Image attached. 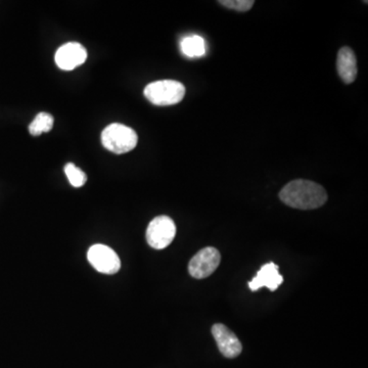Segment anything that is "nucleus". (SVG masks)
<instances>
[{
  "label": "nucleus",
  "instance_id": "obj_1",
  "mask_svg": "<svg viewBox=\"0 0 368 368\" xmlns=\"http://www.w3.org/2000/svg\"><path fill=\"white\" fill-rule=\"evenodd\" d=\"M280 197L289 207L313 210L327 203V193L321 185L316 182L298 180L287 184L280 191Z\"/></svg>",
  "mask_w": 368,
  "mask_h": 368
},
{
  "label": "nucleus",
  "instance_id": "obj_2",
  "mask_svg": "<svg viewBox=\"0 0 368 368\" xmlns=\"http://www.w3.org/2000/svg\"><path fill=\"white\" fill-rule=\"evenodd\" d=\"M185 95V87L175 80H159L144 88V97L153 105L166 106L180 103Z\"/></svg>",
  "mask_w": 368,
  "mask_h": 368
},
{
  "label": "nucleus",
  "instance_id": "obj_3",
  "mask_svg": "<svg viewBox=\"0 0 368 368\" xmlns=\"http://www.w3.org/2000/svg\"><path fill=\"white\" fill-rule=\"evenodd\" d=\"M138 136L130 127L123 124L108 125L101 133V142L108 152L126 154L137 146Z\"/></svg>",
  "mask_w": 368,
  "mask_h": 368
},
{
  "label": "nucleus",
  "instance_id": "obj_4",
  "mask_svg": "<svg viewBox=\"0 0 368 368\" xmlns=\"http://www.w3.org/2000/svg\"><path fill=\"white\" fill-rule=\"evenodd\" d=\"M176 235V225L168 216L153 219L146 229V242L155 250H163L170 246Z\"/></svg>",
  "mask_w": 368,
  "mask_h": 368
},
{
  "label": "nucleus",
  "instance_id": "obj_5",
  "mask_svg": "<svg viewBox=\"0 0 368 368\" xmlns=\"http://www.w3.org/2000/svg\"><path fill=\"white\" fill-rule=\"evenodd\" d=\"M87 259L97 271L104 274H115L120 270L121 260L118 254L106 244H95L87 253Z\"/></svg>",
  "mask_w": 368,
  "mask_h": 368
},
{
  "label": "nucleus",
  "instance_id": "obj_6",
  "mask_svg": "<svg viewBox=\"0 0 368 368\" xmlns=\"http://www.w3.org/2000/svg\"><path fill=\"white\" fill-rule=\"evenodd\" d=\"M221 256L219 251L212 246H208L199 251L191 258L188 265L189 273L197 280L209 278L211 274L218 268Z\"/></svg>",
  "mask_w": 368,
  "mask_h": 368
},
{
  "label": "nucleus",
  "instance_id": "obj_7",
  "mask_svg": "<svg viewBox=\"0 0 368 368\" xmlns=\"http://www.w3.org/2000/svg\"><path fill=\"white\" fill-rule=\"evenodd\" d=\"M55 64L64 71H72L80 67L87 59V50L77 42L64 44L55 52Z\"/></svg>",
  "mask_w": 368,
  "mask_h": 368
},
{
  "label": "nucleus",
  "instance_id": "obj_8",
  "mask_svg": "<svg viewBox=\"0 0 368 368\" xmlns=\"http://www.w3.org/2000/svg\"><path fill=\"white\" fill-rule=\"evenodd\" d=\"M212 335L218 345L219 350L227 358H235L242 353V346L235 333L224 325H213Z\"/></svg>",
  "mask_w": 368,
  "mask_h": 368
},
{
  "label": "nucleus",
  "instance_id": "obj_9",
  "mask_svg": "<svg viewBox=\"0 0 368 368\" xmlns=\"http://www.w3.org/2000/svg\"><path fill=\"white\" fill-rule=\"evenodd\" d=\"M284 282V278L278 271V266L273 262L265 264L259 270L257 275L249 282V288L253 291L266 287L270 291H275Z\"/></svg>",
  "mask_w": 368,
  "mask_h": 368
},
{
  "label": "nucleus",
  "instance_id": "obj_10",
  "mask_svg": "<svg viewBox=\"0 0 368 368\" xmlns=\"http://www.w3.org/2000/svg\"><path fill=\"white\" fill-rule=\"evenodd\" d=\"M337 69L346 84L354 82L357 77V59L351 48H342L338 53Z\"/></svg>",
  "mask_w": 368,
  "mask_h": 368
},
{
  "label": "nucleus",
  "instance_id": "obj_11",
  "mask_svg": "<svg viewBox=\"0 0 368 368\" xmlns=\"http://www.w3.org/2000/svg\"><path fill=\"white\" fill-rule=\"evenodd\" d=\"M180 48L185 57L191 59L204 57L206 53L205 40L201 36H186L180 42Z\"/></svg>",
  "mask_w": 368,
  "mask_h": 368
},
{
  "label": "nucleus",
  "instance_id": "obj_12",
  "mask_svg": "<svg viewBox=\"0 0 368 368\" xmlns=\"http://www.w3.org/2000/svg\"><path fill=\"white\" fill-rule=\"evenodd\" d=\"M53 117L48 113H39L29 125V132L31 135L39 136L42 133H48L53 127Z\"/></svg>",
  "mask_w": 368,
  "mask_h": 368
},
{
  "label": "nucleus",
  "instance_id": "obj_13",
  "mask_svg": "<svg viewBox=\"0 0 368 368\" xmlns=\"http://www.w3.org/2000/svg\"><path fill=\"white\" fill-rule=\"evenodd\" d=\"M65 173L69 180L70 184L74 187L83 186L87 182V176L82 170L76 167L73 163L67 164L65 166Z\"/></svg>",
  "mask_w": 368,
  "mask_h": 368
},
{
  "label": "nucleus",
  "instance_id": "obj_14",
  "mask_svg": "<svg viewBox=\"0 0 368 368\" xmlns=\"http://www.w3.org/2000/svg\"><path fill=\"white\" fill-rule=\"evenodd\" d=\"M219 3L222 4L225 8H231V10L248 12L253 8L255 1L253 0H224V1H219Z\"/></svg>",
  "mask_w": 368,
  "mask_h": 368
}]
</instances>
